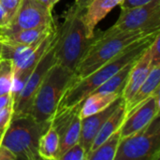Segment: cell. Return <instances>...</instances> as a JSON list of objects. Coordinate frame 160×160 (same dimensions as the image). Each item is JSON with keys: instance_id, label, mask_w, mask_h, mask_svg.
<instances>
[{"instance_id": "obj_1", "label": "cell", "mask_w": 160, "mask_h": 160, "mask_svg": "<svg viewBox=\"0 0 160 160\" xmlns=\"http://www.w3.org/2000/svg\"><path fill=\"white\" fill-rule=\"evenodd\" d=\"M159 33H155L132 43L114 58L108 61L86 77L77 81L72 80L69 86L65 91L54 115L80 106L86 97L95 92L119 69L125 67L128 63L139 59L143 52L151 45L155 37Z\"/></svg>"}, {"instance_id": "obj_2", "label": "cell", "mask_w": 160, "mask_h": 160, "mask_svg": "<svg viewBox=\"0 0 160 160\" xmlns=\"http://www.w3.org/2000/svg\"><path fill=\"white\" fill-rule=\"evenodd\" d=\"M82 12L75 5L71 6L65 13L61 25L56 26V63L72 71L76 69L95 37L89 36L82 18Z\"/></svg>"}, {"instance_id": "obj_3", "label": "cell", "mask_w": 160, "mask_h": 160, "mask_svg": "<svg viewBox=\"0 0 160 160\" xmlns=\"http://www.w3.org/2000/svg\"><path fill=\"white\" fill-rule=\"evenodd\" d=\"M158 32H160V27L121 32L109 36L99 34L97 38L95 36L94 40L74 70L73 81L86 77L114 58L132 43Z\"/></svg>"}, {"instance_id": "obj_4", "label": "cell", "mask_w": 160, "mask_h": 160, "mask_svg": "<svg viewBox=\"0 0 160 160\" xmlns=\"http://www.w3.org/2000/svg\"><path fill=\"white\" fill-rule=\"evenodd\" d=\"M73 78L74 71L54 64L46 73L34 97L29 115L40 123L51 122Z\"/></svg>"}, {"instance_id": "obj_5", "label": "cell", "mask_w": 160, "mask_h": 160, "mask_svg": "<svg viewBox=\"0 0 160 160\" xmlns=\"http://www.w3.org/2000/svg\"><path fill=\"white\" fill-rule=\"evenodd\" d=\"M51 122L40 123L31 115L12 118L1 144L8 147L17 159L38 160V142Z\"/></svg>"}, {"instance_id": "obj_6", "label": "cell", "mask_w": 160, "mask_h": 160, "mask_svg": "<svg viewBox=\"0 0 160 160\" xmlns=\"http://www.w3.org/2000/svg\"><path fill=\"white\" fill-rule=\"evenodd\" d=\"M160 115L129 136L121 138L114 160H158Z\"/></svg>"}, {"instance_id": "obj_7", "label": "cell", "mask_w": 160, "mask_h": 160, "mask_svg": "<svg viewBox=\"0 0 160 160\" xmlns=\"http://www.w3.org/2000/svg\"><path fill=\"white\" fill-rule=\"evenodd\" d=\"M157 27H160V0H153L141 7L121 9L115 23L100 35L109 36L121 32Z\"/></svg>"}, {"instance_id": "obj_8", "label": "cell", "mask_w": 160, "mask_h": 160, "mask_svg": "<svg viewBox=\"0 0 160 160\" xmlns=\"http://www.w3.org/2000/svg\"><path fill=\"white\" fill-rule=\"evenodd\" d=\"M55 40H56V31L55 36L47 49V51L44 52L42 57L40 58L39 62L38 63L37 67L33 70V72L30 74L29 78L27 79L26 82L24 83L23 88L22 89L18 98L12 105V118L27 115L30 113L32 102L34 99V97L42 82L46 73L48 70L56 64V59L54 56V51H55Z\"/></svg>"}, {"instance_id": "obj_9", "label": "cell", "mask_w": 160, "mask_h": 160, "mask_svg": "<svg viewBox=\"0 0 160 160\" xmlns=\"http://www.w3.org/2000/svg\"><path fill=\"white\" fill-rule=\"evenodd\" d=\"M54 22L52 10L38 0H22L9 25L0 33H11L21 29H28Z\"/></svg>"}, {"instance_id": "obj_10", "label": "cell", "mask_w": 160, "mask_h": 160, "mask_svg": "<svg viewBox=\"0 0 160 160\" xmlns=\"http://www.w3.org/2000/svg\"><path fill=\"white\" fill-rule=\"evenodd\" d=\"M160 87L152 96L142 102L137 108L128 112L120 128L121 138L131 135L147 126L160 111Z\"/></svg>"}, {"instance_id": "obj_11", "label": "cell", "mask_w": 160, "mask_h": 160, "mask_svg": "<svg viewBox=\"0 0 160 160\" xmlns=\"http://www.w3.org/2000/svg\"><path fill=\"white\" fill-rule=\"evenodd\" d=\"M56 31V24L54 29L49 33L41 41V43L38 45V47L34 51L33 53H31L22 63V65L13 70V82H12V87L10 91V96L12 99V105L18 98L22 89L24 86V83L26 82L27 79L29 78L30 74L33 72L35 68L37 67L38 63L39 62L40 58L44 54V52L47 51L49 46L51 45Z\"/></svg>"}, {"instance_id": "obj_12", "label": "cell", "mask_w": 160, "mask_h": 160, "mask_svg": "<svg viewBox=\"0 0 160 160\" xmlns=\"http://www.w3.org/2000/svg\"><path fill=\"white\" fill-rule=\"evenodd\" d=\"M123 101L124 98H122V96H120L116 100H114L104 110L92 115L81 118V136L79 142L83 147L86 156L88 155L91 145L102 125Z\"/></svg>"}, {"instance_id": "obj_13", "label": "cell", "mask_w": 160, "mask_h": 160, "mask_svg": "<svg viewBox=\"0 0 160 160\" xmlns=\"http://www.w3.org/2000/svg\"><path fill=\"white\" fill-rule=\"evenodd\" d=\"M151 68V54L148 47L132 67L127 84L122 92V98H124L126 103L131 99V98L135 95L140 86L142 84Z\"/></svg>"}, {"instance_id": "obj_14", "label": "cell", "mask_w": 160, "mask_h": 160, "mask_svg": "<svg viewBox=\"0 0 160 160\" xmlns=\"http://www.w3.org/2000/svg\"><path fill=\"white\" fill-rule=\"evenodd\" d=\"M123 0H92L83 9L82 18L90 37L95 36V28Z\"/></svg>"}, {"instance_id": "obj_15", "label": "cell", "mask_w": 160, "mask_h": 160, "mask_svg": "<svg viewBox=\"0 0 160 160\" xmlns=\"http://www.w3.org/2000/svg\"><path fill=\"white\" fill-rule=\"evenodd\" d=\"M160 64L152 65V68L135 95L131 98V99L126 103V112L127 114L137 108L142 102L147 99L150 96L154 94V92L160 87ZM127 116V115H126Z\"/></svg>"}, {"instance_id": "obj_16", "label": "cell", "mask_w": 160, "mask_h": 160, "mask_svg": "<svg viewBox=\"0 0 160 160\" xmlns=\"http://www.w3.org/2000/svg\"><path fill=\"white\" fill-rule=\"evenodd\" d=\"M45 37L31 44H16V43H9V42H1V60L9 61L12 65L13 70H15L22 65V63L31 53L34 52V51L38 47V45L41 43V41Z\"/></svg>"}, {"instance_id": "obj_17", "label": "cell", "mask_w": 160, "mask_h": 160, "mask_svg": "<svg viewBox=\"0 0 160 160\" xmlns=\"http://www.w3.org/2000/svg\"><path fill=\"white\" fill-rule=\"evenodd\" d=\"M55 22L51 25L38 26L28 29H21L11 33H0V42H9L16 44H31L34 43L48 33L53 30Z\"/></svg>"}, {"instance_id": "obj_18", "label": "cell", "mask_w": 160, "mask_h": 160, "mask_svg": "<svg viewBox=\"0 0 160 160\" xmlns=\"http://www.w3.org/2000/svg\"><path fill=\"white\" fill-rule=\"evenodd\" d=\"M127 115V112H126V101L124 100L117 108L116 110L112 113V115L105 121V123L102 125V127L100 128L99 131L98 132L92 145L90 148V152L94 151L96 148H98L104 141H106L112 133H114L115 131H117L125 118ZM88 153V154H89Z\"/></svg>"}, {"instance_id": "obj_19", "label": "cell", "mask_w": 160, "mask_h": 160, "mask_svg": "<svg viewBox=\"0 0 160 160\" xmlns=\"http://www.w3.org/2000/svg\"><path fill=\"white\" fill-rule=\"evenodd\" d=\"M121 95L115 93H92L84 98V100L79 106V115L81 118L97 113L114 100H116Z\"/></svg>"}, {"instance_id": "obj_20", "label": "cell", "mask_w": 160, "mask_h": 160, "mask_svg": "<svg viewBox=\"0 0 160 160\" xmlns=\"http://www.w3.org/2000/svg\"><path fill=\"white\" fill-rule=\"evenodd\" d=\"M38 156L40 159L58 160L59 137L55 129L52 128L51 125L39 138Z\"/></svg>"}, {"instance_id": "obj_21", "label": "cell", "mask_w": 160, "mask_h": 160, "mask_svg": "<svg viewBox=\"0 0 160 160\" xmlns=\"http://www.w3.org/2000/svg\"><path fill=\"white\" fill-rule=\"evenodd\" d=\"M137 60L128 63L93 93H115L122 96V92L127 84L132 67Z\"/></svg>"}, {"instance_id": "obj_22", "label": "cell", "mask_w": 160, "mask_h": 160, "mask_svg": "<svg viewBox=\"0 0 160 160\" xmlns=\"http://www.w3.org/2000/svg\"><path fill=\"white\" fill-rule=\"evenodd\" d=\"M81 136V117L79 111L75 112L70 123L59 135V158L71 146L78 143ZM58 158V160H59Z\"/></svg>"}, {"instance_id": "obj_23", "label": "cell", "mask_w": 160, "mask_h": 160, "mask_svg": "<svg viewBox=\"0 0 160 160\" xmlns=\"http://www.w3.org/2000/svg\"><path fill=\"white\" fill-rule=\"evenodd\" d=\"M121 140L120 128L112 133L98 148L86 156V160H114Z\"/></svg>"}, {"instance_id": "obj_24", "label": "cell", "mask_w": 160, "mask_h": 160, "mask_svg": "<svg viewBox=\"0 0 160 160\" xmlns=\"http://www.w3.org/2000/svg\"><path fill=\"white\" fill-rule=\"evenodd\" d=\"M13 82L12 65L8 60L0 62V96L10 94Z\"/></svg>"}, {"instance_id": "obj_25", "label": "cell", "mask_w": 160, "mask_h": 160, "mask_svg": "<svg viewBox=\"0 0 160 160\" xmlns=\"http://www.w3.org/2000/svg\"><path fill=\"white\" fill-rule=\"evenodd\" d=\"M59 160H86V154L80 142L68 148L60 158Z\"/></svg>"}, {"instance_id": "obj_26", "label": "cell", "mask_w": 160, "mask_h": 160, "mask_svg": "<svg viewBox=\"0 0 160 160\" xmlns=\"http://www.w3.org/2000/svg\"><path fill=\"white\" fill-rule=\"evenodd\" d=\"M12 103L8 104L0 111V144L12 119Z\"/></svg>"}, {"instance_id": "obj_27", "label": "cell", "mask_w": 160, "mask_h": 160, "mask_svg": "<svg viewBox=\"0 0 160 160\" xmlns=\"http://www.w3.org/2000/svg\"><path fill=\"white\" fill-rule=\"evenodd\" d=\"M160 35L158 34L151 45L149 46V51L151 54V63L152 65L160 64Z\"/></svg>"}, {"instance_id": "obj_28", "label": "cell", "mask_w": 160, "mask_h": 160, "mask_svg": "<svg viewBox=\"0 0 160 160\" xmlns=\"http://www.w3.org/2000/svg\"><path fill=\"white\" fill-rule=\"evenodd\" d=\"M22 0H0V4L8 10L9 15L13 18Z\"/></svg>"}, {"instance_id": "obj_29", "label": "cell", "mask_w": 160, "mask_h": 160, "mask_svg": "<svg viewBox=\"0 0 160 160\" xmlns=\"http://www.w3.org/2000/svg\"><path fill=\"white\" fill-rule=\"evenodd\" d=\"M12 20V17L9 15L8 10L0 4V30L6 29L10 22Z\"/></svg>"}, {"instance_id": "obj_30", "label": "cell", "mask_w": 160, "mask_h": 160, "mask_svg": "<svg viewBox=\"0 0 160 160\" xmlns=\"http://www.w3.org/2000/svg\"><path fill=\"white\" fill-rule=\"evenodd\" d=\"M153 0H123L120 4L121 9H128L136 7H141L150 3Z\"/></svg>"}, {"instance_id": "obj_31", "label": "cell", "mask_w": 160, "mask_h": 160, "mask_svg": "<svg viewBox=\"0 0 160 160\" xmlns=\"http://www.w3.org/2000/svg\"><path fill=\"white\" fill-rule=\"evenodd\" d=\"M0 160H18L17 157L6 146L0 144Z\"/></svg>"}, {"instance_id": "obj_32", "label": "cell", "mask_w": 160, "mask_h": 160, "mask_svg": "<svg viewBox=\"0 0 160 160\" xmlns=\"http://www.w3.org/2000/svg\"><path fill=\"white\" fill-rule=\"evenodd\" d=\"M10 103H12L10 94H6V95H3V96H0V111L2 109H4L6 106H8V104H10Z\"/></svg>"}, {"instance_id": "obj_33", "label": "cell", "mask_w": 160, "mask_h": 160, "mask_svg": "<svg viewBox=\"0 0 160 160\" xmlns=\"http://www.w3.org/2000/svg\"><path fill=\"white\" fill-rule=\"evenodd\" d=\"M91 1H92V0H75L74 5H75L78 8L83 10V9L85 8V7H86Z\"/></svg>"}, {"instance_id": "obj_34", "label": "cell", "mask_w": 160, "mask_h": 160, "mask_svg": "<svg viewBox=\"0 0 160 160\" xmlns=\"http://www.w3.org/2000/svg\"><path fill=\"white\" fill-rule=\"evenodd\" d=\"M39 3H41L42 5H44L45 7H47L50 10L52 11V4H51V0H38Z\"/></svg>"}, {"instance_id": "obj_35", "label": "cell", "mask_w": 160, "mask_h": 160, "mask_svg": "<svg viewBox=\"0 0 160 160\" xmlns=\"http://www.w3.org/2000/svg\"><path fill=\"white\" fill-rule=\"evenodd\" d=\"M60 0H51V4H52V7L53 8L54 7V5H56L58 2H59Z\"/></svg>"}, {"instance_id": "obj_36", "label": "cell", "mask_w": 160, "mask_h": 160, "mask_svg": "<svg viewBox=\"0 0 160 160\" xmlns=\"http://www.w3.org/2000/svg\"><path fill=\"white\" fill-rule=\"evenodd\" d=\"M0 62H1V42H0Z\"/></svg>"}]
</instances>
